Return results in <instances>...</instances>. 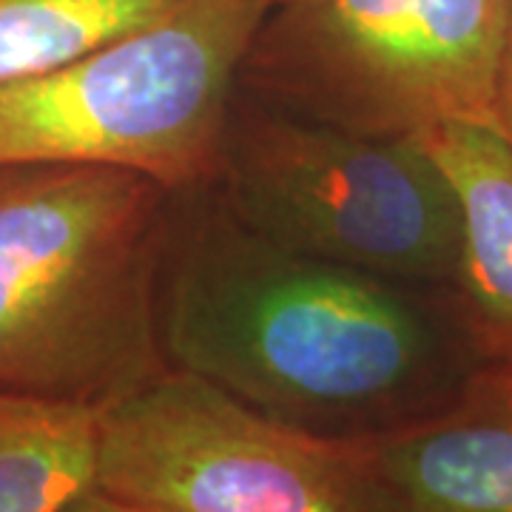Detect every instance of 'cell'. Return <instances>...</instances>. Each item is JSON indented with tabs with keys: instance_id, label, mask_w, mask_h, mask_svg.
<instances>
[{
	"instance_id": "cell-13",
	"label": "cell",
	"mask_w": 512,
	"mask_h": 512,
	"mask_svg": "<svg viewBox=\"0 0 512 512\" xmlns=\"http://www.w3.org/2000/svg\"><path fill=\"white\" fill-rule=\"evenodd\" d=\"M476 390H484L495 399L512 402V367H481L476 376L470 379Z\"/></svg>"
},
{
	"instance_id": "cell-10",
	"label": "cell",
	"mask_w": 512,
	"mask_h": 512,
	"mask_svg": "<svg viewBox=\"0 0 512 512\" xmlns=\"http://www.w3.org/2000/svg\"><path fill=\"white\" fill-rule=\"evenodd\" d=\"M180 0H0V86L52 72L174 9Z\"/></svg>"
},
{
	"instance_id": "cell-12",
	"label": "cell",
	"mask_w": 512,
	"mask_h": 512,
	"mask_svg": "<svg viewBox=\"0 0 512 512\" xmlns=\"http://www.w3.org/2000/svg\"><path fill=\"white\" fill-rule=\"evenodd\" d=\"M57 512H143L137 510V507H131L126 501H120V498H114V495L103 493V490H86V493H80L77 498H72L69 504H63Z\"/></svg>"
},
{
	"instance_id": "cell-4",
	"label": "cell",
	"mask_w": 512,
	"mask_h": 512,
	"mask_svg": "<svg viewBox=\"0 0 512 512\" xmlns=\"http://www.w3.org/2000/svg\"><path fill=\"white\" fill-rule=\"evenodd\" d=\"M208 188L296 254L419 291L453 285L456 191L419 137L330 126L237 86Z\"/></svg>"
},
{
	"instance_id": "cell-11",
	"label": "cell",
	"mask_w": 512,
	"mask_h": 512,
	"mask_svg": "<svg viewBox=\"0 0 512 512\" xmlns=\"http://www.w3.org/2000/svg\"><path fill=\"white\" fill-rule=\"evenodd\" d=\"M495 131L512 146V12L507 26V43H504V63H501V80H498V117Z\"/></svg>"
},
{
	"instance_id": "cell-2",
	"label": "cell",
	"mask_w": 512,
	"mask_h": 512,
	"mask_svg": "<svg viewBox=\"0 0 512 512\" xmlns=\"http://www.w3.org/2000/svg\"><path fill=\"white\" fill-rule=\"evenodd\" d=\"M171 202L128 168L0 165V390L100 410L163 373Z\"/></svg>"
},
{
	"instance_id": "cell-6",
	"label": "cell",
	"mask_w": 512,
	"mask_h": 512,
	"mask_svg": "<svg viewBox=\"0 0 512 512\" xmlns=\"http://www.w3.org/2000/svg\"><path fill=\"white\" fill-rule=\"evenodd\" d=\"M94 487L143 512H390L362 441L276 421L174 367L100 407Z\"/></svg>"
},
{
	"instance_id": "cell-7",
	"label": "cell",
	"mask_w": 512,
	"mask_h": 512,
	"mask_svg": "<svg viewBox=\"0 0 512 512\" xmlns=\"http://www.w3.org/2000/svg\"><path fill=\"white\" fill-rule=\"evenodd\" d=\"M419 143L456 191L453 325L481 367H512V146L487 126H436Z\"/></svg>"
},
{
	"instance_id": "cell-3",
	"label": "cell",
	"mask_w": 512,
	"mask_h": 512,
	"mask_svg": "<svg viewBox=\"0 0 512 512\" xmlns=\"http://www.w3.org/2000/svg\"><path fill=\"white\" fill-rule=\"evenodd\" d=\"M276 0H180L52 72L0 86V165H111L168 191L214 180L239 69Z\"/></svg>"
},
{
	"instance_id": "cell-5",
	"label": "cell",
	"mask_w": 512,
	"mask_h": 512,
	"mask_svg": "<svg viewBox=\"0 0 512 512\" xmlns=\"http://www.w3.org/2000/svg\"><path fill=\"white\" fill-rule=\"evenodd\" d=\"M510 12L512 0H276L239 89L376 137L495 128Z\"/></svg>"
},
{
	"instance_id": "cell-1",
	"label": "cell",
	"mask_w": 512,
	"mask_h": 512,
	"mask_svg": "<svg viewBox=\"0 0 512 512\" xmlns=\"http://www.w3.org/2000/svg\"><path fill=\"white\" fill-rule=\"evenodd\" d=\"M165 365L276 421L362 441L464 399L481 370L419 288L296 254L214 191H177L160 268Z\"/></svg>"
},
{
	"instance_id": "cell-9",
	"label": "cell",
	"mask_w": 512,
	"mask_h": 512,
	"mask_svg": "<svg viewBox=\"0 0 512 512\" xmlns=\"http://www.w3.org/2000/svg\"><path fill=\"white\" fill-rule=\"evenodd\" d=\"M97 419L89 404L0 390V512H57L92 490Z\"/></svg>"
},
{
	"instance_id": "cell-8",
	"label": "cell",
	"mask_w": 512,
	"mask_h": 512,
	"mask_svg": "<svg viewBox=\"0 0 512 512\" xmlns=\"http://www.w3.org/2000/svg\"><path fill=\"white\" fill-rule=\"evenodd\" d=\"M362 447L390 512H512V402L473 384L453 407Z\"/></svg>"
}]
</instances>
